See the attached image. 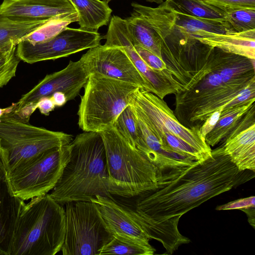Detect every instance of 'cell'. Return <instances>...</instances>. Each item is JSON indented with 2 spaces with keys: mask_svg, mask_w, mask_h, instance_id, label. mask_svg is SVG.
I'll return each mask as SVG.
<instances>
[{
  "mask_svg": "<svg viewBox=\"0 0 255 255\" xmlns=\"http://www.w3.org/2000/svg\"><path fill=\"white\" fill-rule=\"evenodd\" d=\"M255 102L253 100L242 105L224 109L214 128L205 137L207 144L214 146L223 141L237 126Z\"/></svg>",
  "mask_w": 255,
  "mask_h": 255,
  "instance_id": "cell-23",
  "label": "cell"
},
{
  "mask_svg": "<svg viewBox=\"0 0 255 255\" xmlns=\"http://www.w3.org/2000/svg\"><path fill=\"white\" fill-rule=\"evenodd\" d=\"M66 231L65 209L49 194L31 199L20 211L10 255H55Z\"/></svg>",
  "mask_w": 255,
  "mask_h": 255,
  "instance_id": "cell-4",
  "label": "cell"
},
{
  "mask_svg": "<svg viewBox=\"0 0 255 255\" xmlns=\"http://www.w3.org/2000/svg\"><path fill=\"white\" fill-rule=\"evenodd\" d=\"M125 20L134 45L140 46L162 59L161 44L167 36L159 21L134 11Z\"/></svg>",
  "mask_w": 255,
  "mask_h": 255,
  "instance_id": "cell-19",
  "label": "cell"
},
{
  "mask_svg": "<svg viewBox=\"0 0 255 255\" xmlns=\"http://www.w3.org/2000/svg\"><path fill=\"white\" fill-rule=\"evenodd\" d=\"M12 109L13 105L0 116V156L7 174L39 154L73 140L71 134L31 125Z\"/></svg>",
  "mask_w": 255,
  "mask_h": 255,
  "instance_id": "cell-6",
  "label": "cell"
},
{
  "mask_svg": "<svg viewBox=\"0 0 255 255\" xmlns=\"http://www.w3.org/2000/svg\"><path fill=\"white\" fill-rule=\"evenodd\" d=\"M78 14L80 28L97 31L110 22L112 10L102 0H69Z\"/></svg>",
  "mask_w": 255,
  "mask_h": 255,
  "instance_id": "cell-22",
  "label": "cell"
},
{
  "mask_svg": "<svg viewBox=\"0 0 255 255\" xmlns=\"http://www.w3.org/2000/svg\"><path fill=\"white\" fill-rule=\"evenodd\" d=\"M224 152L240 171H255V104L223 140Z\"/></svg>",
  "mask_w": 255,
  "mask_h": 255,
  "instance_id": "cell-16",
  "label": "cell"
},
{
  "mask_svg": "<svg viewBox=\"0 0 255 255\" xmlns=\"http://www.w3.org/2000/svg\"><path fill=\"white\" fill-rule=\"evenodd\" d=\"M36 108L39 109L41 114L47 116L54 110L55 106L50 97H45L37 102Z\"/></svg>",
  "mask_w": 255,
  "mask_h": 255,
  "instance_id": "cell-35",
  "label": "cell"
},
{
  "mask_svg": "<svg viewBox=\"0 0 255 255\" xmlns=\"http://www.w3.org/2000/svg\"><path fill=\"white\" fill-rule=\"evenodd\" d=\"M129 105L161 140L168 132L195 148L205 158L211 155L212 149L201 135L200 127L188 128L183 125L166 102L155 94L138 87L131 95Z\"/></svg>",
  "mask_w": 255,
  "mask_h": 255,
  "instance_id": "cell-10",
  "label": "cell"
},
{
  "mask_svg": "<svg viewBox=\"0 0 255 255\" xmlns=\"http://www.w3.org/2000/svg\"><path fill=\"white\" fill-rule=\"evenodd\" d=\"M177 12L191 16L206 18L224 19L226 12L202 0H168Z\"/></svg>",
  "mask_w": 255,
  "mask_h": 255,
  "instance_id": "cell-26",
  "label": "cell"
},
{
  "mask_svg": "<svg viewBox=\"0 0 255 255\" xmlns=\"http://www.w3.org/2000/svg\"><path fill=\"white\" fill-rule=\"evenodd\" d=\"M113 128L132 146L136 148L138 140L136 123L134 115L129 105L120 114Z\"/></svg>",
  "mask_w": 255,
  "mask_h": 255,
  "instance_id": "cell-29",
  "label": "cell"
},
{
  "mask_svg": "<svg viewBox=\"0 0 255 255\" xmlns=\"http://www.w3.org/2000/svg\"><path fill=\"white\" fill-rule=\"evenodd\" d=\"M225 19L234 33L255 29V8H243L226 12Z\"/></svg>",
  "mask_w": 255,
  "mask_h": 255,
  "instance_id": "cell-30",
  "label": "cell"
},
{
  "mask_svg": "<svg viewBox=\"0 0 255 255\" xmlns=\"http://www.w3.org/2000/svg\"><path fill=\"white\" fill-rule=\"evenodd\" d=\"M103 38L106 39L105 45L119 46L125 50L137 70L152 86L155 95L163 99L168 95L176 93L175 89L165 77L149 67L138 55L125 19L113 16Z\"/></svg>",
  "mask_w": 255,
  "mask_h": 255,
  "instance_id": "cell-14",
  "label": "cell"
},
{
  "mask_svg": "<svg viewBox=\"0 0 255 255\" xmlns=\"http://www.w3.org/2000/svg\"><path fill=\"white\" fill-rule=\"evenodd\" d=\"M70 156L50 194L61 205L91 201L97 195L113 198L109 193L106 151L99 132L84 131L69 144Z\"/></svg>",
  "mask_w": 255,
  "mask_h": 255,
  "instance_id": "cell-3",
  "label": "cell"
},
{
  "mask_svg": "<svg viewBox=\"0 0 255 255\" xmlns=\"http://www.w3.org/2000/svg\"><path fill=\"white\" fill-rule=\"evenodd\" d=\"M171 33L184 38L199 39L209 34L234 33L225 19L199 18L177 12Z\"/></svg>",
  "mask_w": 255,
  "mask_h": 255,
  "instance_id": "cell-20",
  "label": "cell"
},
{
  "mask_svg": "<svg viewBox=\"0 0 255 255\" xmlns=\"http://www.w3.org/2000/svg\"><path fill=\"white\" fill-rule=\"evenodd\" d=\"M198 40L225 52L255 59V29L231 34L211 33Z\"/></svg>",
  "mask_w": 255,
  "mask_h": 255,
  "instance_id": "cell-21",
  "label": "cell"
},
{
  "mask_svg": "<svg viewBox=\"0 0 255 255\" xmlns=\"http://www.w3.org/2000/svg\"><path fill=\"white\" fill-rule=\"evenodd\" d=\"M66 231L63 255H100L113 238L96 204L72 201L65 204Z\"/></svg>",
  "mask_w": 255,
  "mask_h": 255,
  "instance_id": "cell-8",
  "label": "cell"
},
{
  "mask_svg": "<svg viewBox=\"0 0 255 255\" xmlns=\"http://www.w3.org/2000/svg\"><path fill=\"white\" fill-rule=\"evenodd\" d=\"M138 88L127 82L90 74L77 112L79 128L84 131L99 132L113 128Z\"/></svg>",
  "mask_w": 255,
  "mask_h": 255,
  "instance_id": "cell-7",
  "label": "cell"
},
{
  "mask_svg": "<svg viewBox=\"0 0 255 255\" xmlns=\"http://www.w3.org/2000/svg\"><path fill=\"white\" fill-rule=\"evenodd\" d=\"M16 45L11 42L0 47V88L15 76L20 61L16 54Z\"/></svg>",
  "mask_w": 255,
  "mask_h": 255,
  "instance_id": "cell-28",
  "label": "cell"
},
{
  "mask_svg": "<svg viewBox=\"0 0 255 255\" xmlns=\"http://www.w3.org/2000/svg\"><path fill=\"white\" fill-rule=\"evenodd\" d=\"M91 201L96 204L113 237L151 246L150 239L136 218L134 210L108 197L97 195Z\"/></svg>",
  "mask_w": 255,
  "mask_h": 255,
  "instance_id": "cell-15",
  "label": "cell"
},
{
  "mask_svg": "<svg viewBox=\"0 0 255 255\" xmlns=\"http://www.w3.org/2000/svg\"><path fill=\"white\" fill-rule=\"evenodd\" d=\"M89 74L81 61H70L64 69L47 74L29 91L23 95L18 102L13 104V111L35 105L41 99L50 97L55 92L64 93L67 102L74 99L84 87Z\"/></svg>",
  "mask_w": 255,
  "mask_h": 255,
  "instance_id": "cell-13",
  "label": "cell"
},
{
  "mask_svg": "<svg viewBox=\"0 0 255 255\" xmlns=\"http://www.w3.org/2000/svg\"><path fill=\"white\" fill-rule=\"evenodd\" d=\"M191 77L176 95L175 116L183 125L202 123L255 81V60L203 44L190 56Z\"/></svg>",
  "mask_w": 255,
  "mask_h": 255,
  "instance_id": "cell-1",
  "label": "cell"
},
{
  "mask_svg": "<svg viewBox=\"0 0 255 255\" xmlns=\"http://www.w3.org/2000/svg\"><path fill=\"white\" fill-rule=\"evenodd\" d=\"M228 12L243 8H255V0H202Z\"/></svg>",
  "mask_w": 255,
  "mask_h": 255,
  "instance_id": "cell-31",
  "label": "cell"
},
{
  "mask_svg": "<svg viewBox=\"0 0 255 255\" xmlns=\"http://www.w3.org/2000/svg\"><path fill=\"white\" fill-rule=\"evenodd\" d=\"M255 207V197L254 196L242 198L231 201L227 204L218 206L217 210H226L248 208Z\"/></svg>",
  "mask_w": 255,
  "mask_h": 255,
  "instance_id": "cell-33",
  "label": "cell"
},
{
  "mask_svg": "<svg viewBox=\"0 0 255 255\" xmlns=\"http://www.w3.org/2000/svg\"><path fill=\"white\" fill-rule=\"evenodd\" d=\"M1 150V147H0V150Z\"/></svg>",
  "mask_w": 255,
  "mask_h": 255,
  "instance_id": "cell-39",
  "label": "cell"
},
{
  "mask_svg": "<svg viewBox=\"0 0 255 255\" xmlns=\"http://www.w3.org/2000/svg\"><path fill=\"white\" fill-rule=\"evenodd\" d=\"M79 60L89 75L96 74L130 83L154 94L152 86L121 47L99 44L89 49Z\"/></svg>",
  "mask_w": 255,
  "mask_h": 255,
  "instance_id": "cell-12",
  "label": "cell"
},
{
  "mask_svg": "<svg viewBox=\"0 0 255 255\" xmlns=\"http://www.w3.org/2000/svg\"><path fill=\"white\" fill-rule=\"evenodd\" d=\"M77 12L69 0H3L1 14L31 20L49 19Z\"/></svg>",
  "mask_w": 255,
  "mask_h": 255,
  "instance_id": "cell-18",
  "label": "cell"
},
{
  "mask_svg": "<svg viewBox=\"0 0 255 255\" xmlns=\"http://www.w3.org/2000/svg\"><path fill=\"white\" fill-rule=\"evenodd\" d=\"M101 36L91 31L66 27L51 39L41 43L21 41L16 45V54L20 61L28 64L67 57L100 44Z\"/></svg>",
  "mask_w": 255,
  "mask_h": 255,
  "instance_id": "cell-11",
  "label": "cell"
},
{
  "mask_svg": "<svg viewBox=\"0 0 255 255\" xmlns=\"http://www.w3.org/2000/svg\"><path fill=\"white\" fill-rule=\"evenodd\" d=\"M255 173L240 171L221 146L195 161L165 185L140 200L135 211L157 222L181 217L210 199L244 184Z\"/></svg>",
  "mask_w": 255,
  "mask_h": 255,
  "instance_id": "cell-2",
  "label": "cell"
},
{
  "mask_svg": "<svg viewBox=\"0 0 255 255\" xmlns=\"http://www.w3.org/2000/svg\"><path fill=\"white\" fill-rule=\"evenodd\" d=\"M49 19H22L0 13V47L11 42H14L17 44L23 37L32 32Z\"/></svg>",
  "mask_w": 255,
  "mask_h": 255,
  "instance_id": "cell-24",
  "label": "cell"
},
{
  "mask_svg": "<svg viewBox=\"0 0 255 255\" xmlns=\"http://www.w3.org/2000/svg\"><path fill=\"white\" fill-rule=\"evenodd\" d=\"M255 100V81L251 83L224 109L242 105L250 101Z\"/></svg>",
  "mask_w": 255,
  "mask_h": 255,
  "instance_id": "cell-32",
  "label": "cell"
},
{
  "mask_svg": "<svg viewBox=\"0 0 255 255\" xmlns=\"http://www.w3.org/2000/svg\"><path fill=\"white\" fill-rule=\"evenodd\" d=\"M155 250L151 246H146L113 237V239L101 249L100 255H151Z\"/></svg>",
  "mask_w": 255,
  "mask_h": 255,
  "instance_id": "cell-27",
  "label": "cell"
},
{
  "mask_svg": "<svg viewBox=\"0 0 255 255\" xmlns=\"http://www.w3.org/2000/svg\"><path fill=\"white\" fill-rule=\"evenodd\" d=\"M50 98L53 101L55 107L63 106L67 102L65 95L60 92L54 93L51 96Z\"/></svg>",
  "mask_w": 255,
  "mask_h": 255,
  "instance_id": "cell-36",
  "label": "cell"
},
{
  "mask_svg": "<svg viewBox=\"0 0 255 255\" xmlns=\"http://www.w3.org/2000/svg\"><path fill=\"white\" fill-rule=\"evenodd\" d=\"M224 107H222L214 112L205 120L199 128L201 135L205 138L206 135L209 133L217 124L222 111Z\"/></svg>",
  "mask_w": 255,
  "mask_h": 255,
  "instance_id": "cell-34",
  "label": "cell"
},
{
  "mask_svg": "<svg viewBox=\"0 0 255 255\" xmlns=\"http://www.w3.org/2000/svg\"><path fill=\"white\" fill-rule=\"evenodd\" d=\"M103 1L108 4V3L112 0H102ZM147 1L151 2H155L158 4H160L164 1V0H145Z\"/></svg>",
  "mask_w": 255,
  "mask_h": 255,
  "instance_id": "cell-38",
  "label": "cell"
},
{
  "mask_svg": "<svg viewBox=\"0 0 255 255\" xmlns=\"http://www.w3.org/2000/svg\"><path fill=\"white\" fill-rule=\"evenodd\" d=\"M69 144L49 149L7 174L12 193L23 201L48 193L69 160Z\"/></svg>",
  "mask_w": 255,
  "mask_h": 255,
  "instance_id": "cell-9",
  "label": "cell"
},
{
  "mask_svg": "<svg viewBox=\"0 0 255 255\" xmlns=\"http://www.w3.org/2000/svg\"><path fill=\"white\" fill-rule=\"evenodd\" d=\"M77 21V12L51 17L32 32L23 37L20 41H27L32 43L46 41L59 33L70 23Z\"/></svg>",
  "mask_w": 255,
  "mask_h": 255,
  "instance_id": "cell-25",
  "label": "cell"
},
{
  "mask_svg": "<svg viewBox=\"0 0 255 255\" xmlns=\"http://www.w3.org/2000/svg\"><path fill=\"white\" fill-rule=\"evenodd\" d=\"M24 204L12 193L0 156V255H10L16 224Z\"/></svg>",
  "mask_w": 255,
  "mask_h": 255,
  "instance_id": "cell-17",
  "label": "cell"
},
{
  "mask_svg": "<svg viewBox=\"0 0 255 255\" xmlns=\"http://www.w3.org/2000/svg\"><path fill=\"white\" fill-rule=\"evenodd\" d=\"M241 210L244 211L247 214L249 223L254 228L255 223V207L243 209Z\"/></svg>",
  "mask_w": 255,
  "mask_h": 255,
  "instance_id": "cell-37",
  "label": "cell"
},
{
  "mask_svg": "<svg viewBox=\"0 0 255 255\" xmlns=\"http://www.w3.org/2000/svg\"><path fill=\"white\" fill-rule=\"evenodd\" d=\"M106 151L109 193L130 198L154 191L162 184L155 167L114 128L99 132Z\"/></svg>",
  "mask_w": 255,
  "mask_h": 255,
  "instance_id": "cell-5",
  "label": "cell"
}]
</instances>
